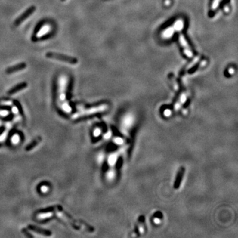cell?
I'll list each match as a JSON object with an SVG mask.
<instances>
[{"instance_id": "cell-1", "label": "cell", "mask_w": 238, "mask_h": 238, "mask_svg": "<svg viewBox=\"0 0 238 238\" xmlns=\"http://www.w3.org/2000/svg\"><path fill=\"white\" fill-rule=\"evenodd\" d=\"M69 77L66 74H61L57 79V99L61 103L66 102V93L69 84Z\"/></svg>"}, {"instance_id": "cell-2", "label": "cell", "mask_w": 238, "mask_h": 238, "mask_svg": "<svg viewBox=\"0 0 238 238\" xmlns=\"http://www.w3.org/2000/svg\"><path fill=\"white\" fill-rule=\"evenodd\" d=\"M46 56L50 59L59 60L60 62L70 63V64H76L78 62L77 58H74V57L63 55V54H61L56 53V52H47L46 54Z\"/></svg>"}, {"instance_id": "cell-3", "label": "cell", "mask_w": 238, "mask_h": 238, "mask_svg": "<svg viewBox=\"0 0 238 238\" xmlns=\"http://www.w3.org/2000/svg\"><path fill=\"white\" fill-rule=\"evenodd\" d=\"M107 109V105H99L98 107H91V108L87 109H83L82 110H80L79 112L76 113V114L73 115L72 118L73 119H78L79 117H81L85 115H91V114H94L97 112L103 111V110H105Z\"/></svg>"}, {"instance_id": "cell-4", "label": "cell", "mask_w": 238, "mask_h": 238, "mask_svg": "<svg viewBox=\"0 0 238 238\" xmlns=\"http://www.w3.org/2000/svg\"><path fill=\"white\" fill-rule=\"evenodd\" d=\"M52 31V26L50 23H46L45 24H43L40 29H39V31L36 32L35 34V38L39 39L42 38L43 36H45L46 35H47L49 34L50 32H51Z\"/></svg>"}, {"instance_id": "cell-5", "label": "cell", "mask_w": 238, "mask_h": 238, "mask_svg": "<svg viewBox=\"0 0 238 238\" xmlns=\"http://www.w3.org/2000/svg\"><path fill=\"white\" fill-rule=\"evenodd\" d=\"M35 10H36L35 7V6H31V8H29L27 10H26V11L24 13H23L22 15H20L19 17L15 20L14 25L15 26L19 25L20 24H21V23H22L23 21H24L25 19L29 18V16L31 15H32V13L35 11Z\"/></svg>"}, {"instance_id": "cell-6", "label": "cell", "mask_w": 238, "mask_h": 238, "mask_svg": "<svg viewBox=\"0 0 238 238\" xmlns=\"http://www.w3.org/2000/svg\"><path fill=\"white\" fill-rule=\"evenodd\" d=\"M179 43L181 45L184 50V52H185V55L187 57H191L193 56V53L191 52V50L189 48V46L188 45V43H187V41L184 38L183 35H180L179 36Z\"/></svg>"}, {"instance_id": "cell-7", "label": "cell", "mask_w": 238, "mask_h": 238, "mask_svg": "<svg viewBox=\"0 0 238 238\" xmlns=\"http://www.w3.org/2000/svg\"><path fill=\"white\" fill-rule=\"evenodd\" d=\"M26 67V64L25 63H19V64L9 67V68L6 70V73H8V74H10V73H15L20 71V70L25 69Z\"/></svg>"}, {"instance_id": "cell-8", "label": "cell", "mask_w": 238, "mask_h": 238, "mask_svg": "<svg viewBox=\"0 0 238 238\" xmlns=\"http://www.w3.org/2000/svg\"><path fill=\"white\" fill-rule=\"evenodd\" d=\"M134 122V117L133 116V115L128 114L124 117L122 124L126 128H130L133 125Z\"/></svg>"}, {"instance_id": "cell-9", "label": "cell", "mask_w": 238, "mask_h": 238, "mask_svg": "<svg viewBox=\"0 0 238 238\" xmlns=\"http://www.w3.org/2000/svg\"><path fill=\"white\" fill-rule=\"evenodd\" d=\"M27 87V84H26V83H20L18 85L15 86L14 88H12L10 91H9V94H13V93H15L17 92H18L19 91H21V89H24L25 88Z\"/></svg>"}, {"instance_id": "cell-10", "label": "cell", "mask_w": 238, "mask_h": 238, "mask_svg": "<svg viewBox=\"0 0 238 238\" xmlns=\"http://www.w3.org/2000/svg\"><path fill=\"white\" fill-rule=\"evenodd\" d=\"M60 107L63 110V112H64L66 114L71 113L72 111V108L71 107V106L70 105V104L68 103V101L60 104Z\"/></svg>"}, {"instance_id": "cell-11", "label": "cell", "mask_w": 238, "mask_h": 238, "mask_svg": "<svg viewBox=\"0 0 238 238\" xmlns=\"http://www.w3.org/2000/svg\"><path fill=\"white\" fill-rule=\"evenodd\" d=\"M53 215L52 212H45V213H39L37 216H36V218L39 220H46L51 218Z\"/></svg>"}, {"instance_id": "cell-12", "label": "cell", "mask_w": 238, "mask_h": 238, "mask_svg": "<svg viewBox=\"0 0 238 238\" xmlns=\"http://www.w3.org/2000/svg\"><path fill=\"white\" fill-rule=\"evenodd\" d=\"M117 158H118V157H117L116 153H112L110 154L109 156V158H108V163H109V165L110 166H113L115 165V163L117 161Z\"/></svg>"}, {"instance_id": "cell-13", "label": "cell", "mask_w": 238, "mask_h": 238, "mask_svg": "<svg viewBox=\"0 0 238 238\" xmlns=\"http://www.w3.org/2000/svg\"><path fill=\"white\" fill-rule=\"evenodd\" d=\"M10 140H11V142L13 145H17V144H19L20 141H21V137H20L18 134H13L11 136Z\"/></svg>"}, {"instance_id": "cell-14", "label": "cell", "mask_w": 238, "mask_h": 238, "mask_svg": "<svg viewBox=\"0 0 238 238\" xmlns=\"http://www.w3.org/2000/svg\"><path fill=\"white\" fill-rule=\"evenodd\" d=\"M115 172H114L113 170H109L106 174L107 179L109 181L113 180L114 178H115Z\"/></svg>"}, {"instance_id": "cell-15", "label": "cell", "mask_w": 238, "mask_h": 238, "mask_svg": "<svg viewBox=\"0 0 238 238\" xmlns=\"http://www.w3.org/2000/svg\"><path fill=\"white\" fill-rule=\"evenodd\" d=\"M8 130H6V131L3 132L1 135H0V143L5 141V140H6V138H7V137H8Z\"/></svg>"}, {"instance_id": "cell-16", "label": "cell", "mask_w": 238, "mask_h": 238, "mask_svg": "<svg viewBox=\"0 0 238 238\" xmlns=\"http://www.w3.org/2000/svg\"><path fill=\"white\" fill-rule=\"evenodd\" d=\"M40 190H41V192L42 193H47L48 191H49V187L47 185H42L41 187H40Z\"/></svg>"}, {"instance_id": "cell-17", "label": "cell", "mask_w": 238, "mask_h": 238, "mask_svg": "<svg viewBox=\"0 0 238 238\" xmlns=\"http://www.w3.org/2000/svg\"><path fill=\"white\" fill-rule=\"evenodd\" d=\"M13 104V103L11 100H2L0 102V105L4 106H12Z\"/></svg>"}, {"instance_id": "cell-18", "label": "cell", "mask_w": 238, "mask_h": 238, "mask_svg": "<svg viewBox=\"0 0 238 238\" xmlns=\"http://www.w3.org/2000/svg\"><path fill=\"white\" fill-rule=\"evenodd\" d=\"M114 142L117 144V145H122L124 143V140L120 137H117V138H115L114 140Z\"/></svg>"}, {"instance_id": "cell-19", "label": "cell", "mask_w": 238, "mask_h": 238, "mask_svg": "<svg viewBox=\"0 0 238 238\" xmlns=\"http://www.w3.org/2000/svg\"><path fill=\"white\" fill-rule=\"evenodd\" d=\"M100 134H101V130L99 128H96L94 130H93V134L95 137H98L100 136Z\"/></svg>"}, {"instance_id": "cell-20", "label": "cell", "mask_w": 238, "mask_h": 238, "mask_svg": "<svg viewBox=\"0 0 238 238\" xmlns=\"http://www.w3.org/2000/svg\"><path fill=\"white\" fill-rule=\"evenodd\" d=\"M9 115V112L8 110H0V116L3 117H6Z\"/></svg>"}, {"instance_id": "cell-21", "label": "cell", "mask_w": 238, "mask_h": 238, "mask_svg": "<svg viewBox=\"0 0 238 238\" xmlns=\"http://www.w3.org/2000/svg\"><path fill=\"white\" fill-rule=\"evenodd\" d=\"M104 158H105V156H104V154L103 153H100L99 155L98 156V157H97V159H98V162L99 163H102L103 161L104 160Z\"/></svg>"}, {"instance_id": "cell-22", "label": "cell", "mask_w": 238, "mask_h": 238, "mask_svg": "<svg viewBox=\"0 0 238 238\" xmlns=\"http://www.w3.org/2000/svg\"><path fill=\"white\" fill-rule=\"evenodd\" d=\"M11 111L14 115H18L19 114V109L16 106H13L11 108Z\"/></svg>"}, {"instance_id": "cell-23", "label": "cell", "mask_w": 238, "mask_h": 238, "mask_svg": "<svg viewBox=\"0 0 238 238\" xmlns=\"http://www.w3.org/2000/svg\"><path fill=\"white\" fill-rule=\"evenodd\" d=\"M163 114L165 116H170L171 115H172V111L169 109H165L164 110Z\"/></svg>"}, {"instance_id": "cell-24", "label": "cell", "mask_w": 238, "mask_h": 238, "mask_svg": "<svg viewBox=\"0 0 238 238\" xmlns=\"http://www.w3.org/2000/svg\"><path fill=\"white\" fill-rule=\"evenodd\" d=\"M111 136H112V133H111V132H110V131H109V132H107L105 135H104V138L105 139H109L110 137H111Z\"/></svg>"}, {"instance_id": "cell-25", "label": "cell", "mask_w": 238, "mask_h": 238, "mask_svg": "<svg viewBox=\"0 0 238 238\" xmlns=\"http://www.w3.org/2000/svg\"><path fill=\"white\" fill-rule=\"evenodd\" d=\"M187 100V96L185 94H183L181 96V99H180V101L181 103H184Z\"/></svg>"}, {"instance_id": "cell-26", "label": "cell", "mask_w": 238, "mask_h": 238, "mask_svg": "<svg viewBox=\"0 0 238 238\" xmlns=\"http://www.w3.org/2000/svg\"><path fill=\"white\" fill-rule=\"evenodd\" d=\"M153 222L156 224H159L161 222V220H160V219L157 218H155L153 219Z\"/></svg>"}, {"instance_id": "cell-27", "label": "cell", "mask_w": 238, "mask_h": 238, "mask_svg": "<svg viewBox=\"0 0 238 238\" xmlns=\"http://www.w3.org/2000/svg\"><path fill=\"white\" fill-rule=\"evenodd\" d=\"M175 108L177 110H178V109L180 108V104L177 103L176 105H175Z\"/></svg>"}, {"instance_id": "cell-28", "label": "cell", "mask_w": 238, "mask_h": 238, "mask_svg": "<svg viewBox=\"0 0 238 238\" xmlns=\"http://www.w3.org/2000/svg\"><path fill=\"white\" fill-rule=\"evenodd\" d=\"M139 230H140V232L141 233H144V228H143V227H142V226H140V227Z\"/></svg>"}, {"instance_id": "cell-29", "label": "cell", "mask_w": 238, "mask_h": 238, "mask_svg": "<svg viewBox=\"0 0 238 238\" xmlns=\"http://www.w3.org/2000/svg\"><path fill=\"white\" fill-rule=\"evenodd\" d=\"M0 125H1V121H0Z\"/></svg>"}, {"instance_id": "cell-30", "label": "cell", "mask_w": 238, "mask_h": 238, "mask_svg": "<svg viewBox=\"0 0 238 238\" xmlns=\"http://www.w3.org/2000/svg\"><path fill=\"white\" fill-rule=\"evenodd\" d=\"M62 1H65V0H62Z\"/></svg>"}]
</instances>
